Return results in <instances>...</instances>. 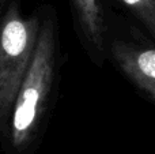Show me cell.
<instances>
[{
  "label": "cell",
  "mask_w": 155,
  "mask_h": 154,
  "mask_svg": "<svg viewBox=\"0 0 155 154\" xmlns=\"http://www.w3.org/2000/svg\"><path fill=\"white\" fill-rule=\"evenodd\" d=\"M54 40L53 22L45 21L40 29L34 57L18 92L8 124L10 141L18 149L33 141L42 122L54 81Z\"/></svg>",
  "instance_id": "6da1fadb"
},
{
  "label": "cell",
  "mask_w": 155,
  "mask_h": 154,
  "mask_svg": "<svg viewBox=\"0 0 155 154\" xmlns=\"http://www.w3.org/2000/svg\"><path fill=\"white\" fill-rule=\"evenodd\" d=\"M76 18L87 42L101 55L104 49V18L99 0H72Z\"/></svg>",
  "instance_id": "277c9868"
},
{
  "label": "cell",
  "mask_w": 155,
  "mask_h": 154,
  "mask_svg": "<svg viewBox=\"0 0 155 154\" xmlns=\"http://www.w3.org/2000/svg\"><path fill=\"white\" fill-rule=\"evenodd\" d=\"M112 56L127 78L155 101V49L116 41Z\"/></svg>",
  "instance_id": "3957f363"
},
{
  "label": "cell",
  "mask_w": 155,
  "mask_h": 154,
  "mask_svg": "<svg viewBox=\"0 0 155 154\" xmlns=\"http://www.w3.org/2000/svg\"><path fill=\"white\" fill-rule=\"evenodd\" d=\"M155 38V0H121Z\"/></svg>",
  "instance_id": "5b68a950"
},
{
  "label": "cell",
  "mask_w": 155,
  "mask_h": 154,
  "mask_svg": "<svg viewBox=\"0 0 155 154\" xmlns=\"http://www.w3.org/2000/svg\"><path fill=\"white\" fill-rule=\"evenodd\" d=\"M35 16L23 18L12 3L0 26V131L8 128L21 85L33 62L40 34Z\"/></svg>",
  "instance_id": "7a4b0ae2"
},
{
  "label": "cell",
  "mask_w": 155,
  "mask_h": 154,
  "mask_svg": "<svg viewBox=\"0 0 155 154\" xmlns=\"http://www.w3.org/2000/svg\"><path fill=\"white\" fill-rule=\"evenodd\" d=\"M2 3H3V0H0V5H2Z\"/></svg>",
  "instance_id": "8992f818"
}]
</instances>
